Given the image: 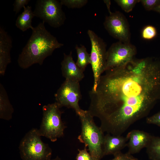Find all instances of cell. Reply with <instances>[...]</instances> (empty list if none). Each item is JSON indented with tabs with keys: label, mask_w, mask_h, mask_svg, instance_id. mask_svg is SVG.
Here are the masks:
<instances>
[{
	"label": "cell",
	"mask_w": 160,
	"mask_h": 160,
	"mask_svg": "<svg viewBox=\"0 0 160 160\" xmlns=\"http://www.w3.org/2000/svg\"><path fill=\"white\" fill-rule=\"evenodd\" d=\"M89 94L88 110L100 119L103 132L121 135L160 100V57L134 58L105 71Z\"/></svg>",
	"instance_id": "obj_1"
},
{
	"label": "cell",
	"mask_w": 160,
	"mask_h": 160,
	"mask_svg": "<svg viewBox=\"0 0 160 160\" xmlns=\"http://www.w3.org/2000/svg\"><path fill=\"white\" fill-rule=\"evenodd\" d=\"M44 23L42 21L31 29V35L17 59L22 69H26L36 64L41 65L55 49L64 46L46 29Z\"/></svg>",
	"instance_id": "obj_2"
},
{
	"label": "cell",
	"mask_w": 160,
	"mask_h": 160,
	"mask_svg": "<svg viewBox=\"0 0 160 160\" xmlns=\"http://www.w3.org/2000/svg\"><path fill=\"white\" fill-rule=\"evenodd\" d=\"M78 115L81 124V132L78 139L88 148L93 160H100L103 157L104 132L96 125L88 110H83Z\"/></svg>",
	"instance_id": "obj_3"
},
{
	"label": "cell",
	"mask_w": 160,
	"mask_h": 160,
	"mask_svg": "<svg viewBox=\"0 0 160 160\" xmlns=\"http://www.w3.org/2000/svg\"><path fill=\"white\" fill-rule=\"evenodd\" d=\"M38 129L33 128L25 135L19 146L22 160H51L52 151L41 140Z\"/></svg>",
	"instance_id": "obj_4"
},
{
	"label": "cell",
	"mask_w": 160,
	"mask_h": 160,
	"mask_svg": "<svg viewBox=\"0 0 160 160\" xmlns=\"http://www.w3.org/2000/svg\"><path fill=\"white\" fill-rule=\"evenodd\" d=\"M60 108L56 102L44 105L42 108L43 117L38 131L41 136L52 142L63 136L66 127L61 119L63 112Z\"/></svg>",
	"instance_id": "obj_5"
},
{
	"label": "cell",
	"mask_w": 160,
	"mask_h": 160,
	"mask_svg": "<svg viewBox=\"0 0 160 160\" xmlns=\"http://www.w3.org/2000/svg\"><path fill=\"white\" fill-rule=\"evenodd\" d=\"M87 33L91 43L90 64L94 77L93 85L91 90L95 91L100 77L105 71L106 46L103 40L92 30H88Z\"/></svg>",
	"instance_id": "obj_6"
},
{
	"label": "cell",
	"mask_w": 160,
	"mask_h": 160,
	"mask_svg": "<svg viewBox=\"0 0 160 160\" xmlns=\"http://www.w3.org/2000/svg\"><path fill=\"white\" fill-rule=\"evenodd\" d=\"M62 5L56 0H38L33 11L35 17L54 28L63 25L66 19Z\"/></svg>",
	"instance_id": "obj_7"
},
{
	"label": "cell",
	"mask_w": 160,
	"mask_h": 160,
	"mask_svg": "<svg viewBox=\"0 0 160 160\" xmlns=\"http://www.w3.org/2000/svg\"><path fill=\"white\" fill-rule=\"evenodd\" d=\"M56 102L61 108H72L78 115L83 110L79 105L81 98L79 82L65 79L55 94Z\"/></svg>",
	"instance_id": "obj_8"
},
{
	"label": "cell",
	"mask_w": 160,
	"mask_h": 160,
	"mask_svg": "<svg viewBox=\"0 0 160 160\" xmlns=\"http://www.w3.org/2000/svg\"><path fill=\"white\" fill-rule=\"evenodd\" d=\"M137 52L136 47L130 43L118 41L113 43L107 51L105 71L126 64L134 59Z\"/></svg>",
	"instance_id": "obj_9"
},
{
	"label": "cell",
	"mask_w": 160,
	"mask_h": 160,
	"mask_svg": "<svg viewBox=\"0 0 160 160\" xmlns=\"http://www.w3.org/2000/svg\"><path fill=\"white\" fill-rule=\"evenodd\" d=\"M103 25L108 33L113 38L123 43H130L129 24L122 13L117 11L111 12L106 17Z\"/></svg>",
	"instance_id": "obj_10"
},
{
	"label": "cell",
	"mask_w": 160,
	"mask_h": 160,
	"mask_svg": "<svg viewBox=\"0 0 160 160\" xmlns=\"http://www.w3.org/2000/svg\"><path fill=\"white\" fill-rule=\"evenodd\" d=\"M128 139L127 146V152L131 154L139 153L144 148H146L151 140L152 135L143 131L132 130L126 135Z\"/></svg>",
	"instance_id": "obj_11"
},
{
	"label": "cell",
	"mask_w": 160,
	"mask_h": 160,
	"mask_svg": "<svg viewBox=\"0 0 160 160\" xmlns=\"http://www.w3.org/2000/svg\"><path fill=\"white\" fill-rule=\"evenodd\" d=\"M72 54L71 51L68 55L63 54L61 63L62 74L65 79L79 82L84 77V74L74 61Z\"/></svg>",
	"instance_id": "obj_12"
},
{
	"label": "cell",
	"mask_w": 160,
	"mask_h": 160,
	"mask_svg": "<svg viewBox=\"0 0 160 160\" xmlns=\"http://www.w3.org/2000/svg\"><path fill=\"white\" fill-rule=\"evenodd\" d=\"M12 47L11 36L0 27V75L4 76L7 66L11 62L10 52Z\"/></svg>",
	"instance_id": "obj_13"
},
{
	"label": "cell",
	"mask_w": 160,
	"mask_h": 160,
	"mask_svg": "<svg viewBox=\"0 0 160 160\" xmlns=\"http://www.w3.org/2000/svg\"><path fill=\"white\" fill-rule=\"evenodd\" d=\"M128 139L122 135H114L107 133L104 135L103 148V156L113 155L121 151L127 147Z\"/></svg>",
	"instance_id": "obj_14"
},
{
	"label": "cell",
	"mask_w": 160,
	"mask_h": 160,
	"mask_svg": "<svg viewBox=\"0 0 160 160\" xmlns=\"http://www.w3.org/2000/svg\"><path fill=\"white\" fill-rule=\"evenodd\" d=\"M14 109L9 100L7 92L0 84V118L9 121L12 118Z\"/></svg>",
	"instance_id": "obj_15"
},
{
	"label": "cell",
	"mask_w": 160,
	"mask_h": 160,
	"mask_svg": "<svg viewBox=\"0 0 160 160\" xmlns=\"http://www.w3.org/2000/svg\"><path fill=\"white\" fill-rule=\"evenodd\" d=\"M23 12L18 17L15 22L17 28L24 32L28 29H31L33 27L32 25L33 18L35 17L31 6H25Z\"/></svg>",
	"instance_id": "obj_16"
},
{
	"label": "cell",
	"mask_w": 160,
	"mask_h": 160,
	"mask_svg": "<svg viewBox=\"0 0 160 160\" xmlns=\"http://www.w3.org/2000/svg\"><path fill=\"white\" fill-rule=\"evenodd\" d=\"M146 151L151 160H160V137L152 135L146 147Z\"/></svg>",
	"instance_id": "obj_17"
},
{
	"label": "cell",
	"mask_w": 160,
	"mask_h": 160,
	"mask_svg": "<svg viewBox=\"0 0 160 160\" xmlns=\"http://www.w3.org/2000/svg\"><path fill=\"white\" fill-rule=\"evenodd\" d=\"M75 49L77 55L76 63L84 72L87 66L91 63L90 54L87 52L86 48L84 45L79 47L77 44L76 46Z\"/></svg>",
	"instance_id": "obj_18"
},
{
	"label": "cell",
	"mask_w": 160,
	"mask_h": 160,
	"mask_svg": "<svg viewBox=\"0 0 160 160\" xmlns=\"http://www.w3.org/2000/svg\"><path fill=\"white\" fill-rule=\"evenodd\" d=\"M115 1L122 10L127 13L131 11L140 0H115Z\"/></svg>",
	"instance_id": "obj_19"
},
{
	"label": "cell",
	"mask_w": 160,
	"mask_h": 160,
	"mask_svg": "<svg viewBox=\"0 0 160 160\" xmlns=\"http://www.w3.org/2000/svg\"><path fill=\"white\" fill-rule=\"evenodd\" d=\"M60 3L68 8H80L88 3L87 0H61Z\"/></svg>",
	"instance_id": "obj_20"
},
{
	"label": "cell",
	"mask_w": 160,
	"mask_h": 160,
	"mask_svg": "<svg viewBox=\"0 0 160 160\" xmlns=\"http://www.w3.org/2000/svg\"><path fill=\"white\" fill-rule=\"evenodd\" d=\"M157 34V30L154 26L148 25L145 26L142 32V36L145 39L151 40L154 38Z\"/></svg>",
	"instance_id": "obj_21"
},
{
	"label": "cell",
	"mask_w": 160,
	"mask_h": 160,
	"mask_svg": "<svg viewBox=\"0 0 160 160\" xmlns=\"http://www.w3.org/2000/svg\"><path fill=\"white\" fill-rule=\"evenodd\" d=\"M140 2L147 10H153L160 4V0H141Z\"/></svg>",
	"instance_id": "obj_22"
},
{
	"label": "cell",
	"mask_w": 160,
	"mask_h": 160,
	"mask_svg": "<svg viewBox=\"0 0 160 160\" xmlns=\"http://www.w3.org/2000/svg\"><path fill=\"white\" fill-rule=\"evenodd\" d=\"M114 158L110 160H138L127 152L123 153L121 151L113 155Z\"/></svg>",
	"instance_id": "obj_23"
},
{
	"label": "cell",
	"mask_w": 160,
	"mask_h": 160,
	"mask_svg": "<svg viewBox=\"0 0 160 160\" xmlns=\"http://www.w3.org/2000/svg\"><path fill=\"white\" fill-rule=\"evenodd\" d=\"M87 148L85 146L82 150L78 149L79 153L76 157V160H93L91 155L87 152Z\"/></svg>",
	"instance_id": "obj_24"
},
{
	"label": "cell",
	"mask_w": 160,
	"mask_h": 160,
	"mask_svg": "<svg viewBox=\"0 0 160 160\" xmlns=\"http://www.w3.org/2000/svg\"><path fill=\"white\" fill-rule=\"evenodd\" d=\"M30 1L29 0H15L13 4V11L16 14L18 13Z\"/></svg>",
	"instance_id": "obj_25"
},
{
	"label": "cell",
	"mask_w": 160,
	"mask_h": 160,
	"mask_svg": "<svg viewBox=\"0 0 160 160\" xmlns=\"http://www.w3.org/2000/svg\"><path fill=\"white\" fill-rule=\"evenodd\" d=\"M146 122L150 124L156 125L160 127V111L146 119Z\"/></svg>",
	"instance_id": "obj_26"
},
{
	"label": "cell",
	"mask_w": 160,
	"mask_h": 160,
	"mask_svg": "<svg viewBox=\"0 0 160 160\" xmlns=\"http://www.w3.org/2000/svg\"><path fill=\"white\" fill-rule=\"evenodd\" d=\"M103 1L107 6L109 14L111 13V12L110 9V5L111 4V1L110 0H104Z\"/></svg>",
	"instance_id": "obj_27"
},
{
	"label": "cell",
	"mask_w": 160,
	"mask_h": 160,
	"mask_svg": "<svg viewBox=\"0 0 160 160\" xmlns=\"http://www.w3.org/2000/svg\"><path fill=\"white\" fill-rule=\"evenodd\" d=\"M153 11L160 13V4L157 6L155 8Z\"/></svg>",
	"instance_id": "obj_28"
},
{
	"label": "cell",
	"mask_w": 160,
	"mask_h": 160,
	"mask_svg": "<svg viewBox=\"0 0 160 160\" xmlns=\"http://www.w3.org/2000/svg\"><path fill=\"white\" fill-rule=\"evenodd\" d=\"M51 160H61V159L58 156H57L55 158L51 159Z\"/></svg>",
	"instance_id": "obj_29"
}]
</instances>
